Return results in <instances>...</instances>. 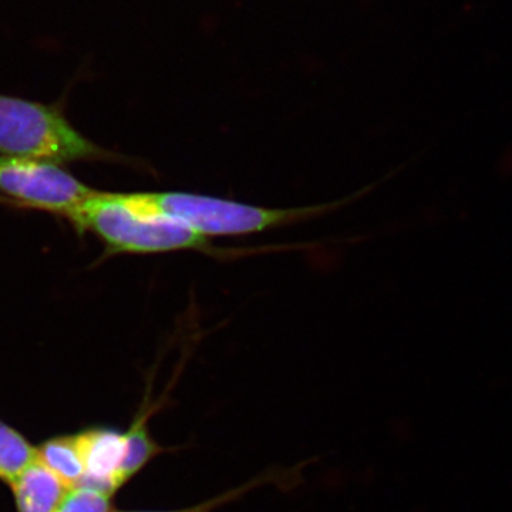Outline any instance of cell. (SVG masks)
Segmentation results:
<instances>
[{
    "label": "cell",
    "mask_w": 512,
    "mask_h": 512,
    "mask_svg": "<svg viewBox=\"0 0 512 512\" xmlns=\"http://www.w3.org/2000/svg\"><path fill=\"white\" fill-rule=\"evenodd\" d=\"M119 197L138 214L184 225L210 239L244 237L288 227L326 214L340 204L268 208L183 191L119 192Z\"/></svg>",
    "instance_id": "6da1fadb"
},
{
    "label": "cell",
    "mask_w": 512,
    "mask_h": 512,
    "mask_svg": "<svg viewBox=\"0 0 512 512\" xmlns=\"http://www.w3.org/2000/svg\"><path fill=\"white\" fill-rule=\"evenodd\" d=\"M67 221L79 232H92L107 255H157L194 251L211 256H228L229 249L214 247L210 238L161 218L147 217L128 208L117 192L99 191Z\"/></svg>",
    "instance_id": "7a4b0ae2"
},
{
    "label": "cell",
    "mask_w": 512,
    "mask_h": 512,
    "mask_svg": "<svg viewBox=\"0 0 512 512\" xmlns=\"http://www.w3.org/2000/svg\"><path fill=\"white\" fill-rule=\"evenodd\" d=\"M0 157L57 165L124 160L80 133L62 104L8 94H0Z\"/></svg>",
    "instance_id": "3957f363"
},
{
    "label": "cell",
    "mask_w": 512,
    "mask_h": 512,
    "mask_svg": "<svg viewBox=\"0 0 512 512\" xmlns=\"http://www.w3.org/2000/svg\"><path fill=\"white\" fill-rule=\"evenodd\" d=\"M0 192L22 207L67 218L99 191L62 165L0 157Z\"/></svg>",
    "instance_id": "277c9868"
},
{
    "label": "cell",
    "mask_w": 512,
    "mask_h": 512,
    "mask_svg": "<svg viewBox=\"0 0 512 512\" xmlns=\"http://www.w3.org/2000/svg\"><path fill=\"white\" fill-rule=\"evenodd\" d=\"M79 440L86 466L83 484L116 494V491L126 484L123 478V464L127 453V431H83L79 434Z\"/></svg>",
    "instance_id": "5b68a950"
},
{
    "label": "cell",
    "mask_w": 512,
    "mask_h": 512,
    "mask_svg": "<svg viewBox=\"0 0 512 512\" xmlns=\"http://www.w3.org/2000/svg\"><path fill=\"white\" fill-rule=\"evenodd\" d=\"M10 487L19 512H56L72 490L39 458Z\"/></svg>",
    "instance_id": "8992f818"
},
{
    "label": "cell",
    "mask_w": 512,
    "mask_h": 512,
    "mask_svg": "<svg viewBox=\"0 0 512 512\" xmlns=\"http://www.w3.org/2000/svg\"><path fill=\"white\" fill-rule=\"evenodd\" d=\"M39 460L70 488L83 484L86 478L82 444L79 434L55 437L37 447Z\"/></svg>",
    "instance_id": "52a82bcc"
},
{
    "label": "cell",
    "mask_w": 512,
    "mask_h": 512,
    "mask_svg": "<svg viewBox=\"0 0 512 512\" xmlns=\"http://www.w3.org/2000/svg\"><path fill=\"white\" fill-rule=\"evenodd\" d=\"M37 458V447L0 420V480L12 485Z\"/></svg>",
    "instance_id": "ba28073f"
},
{
    "label": "cell",
    "mask_w": 512,
    "mask_h": 512,
    "mask_svg": "<svg viewBox=\"0 0 512 512\" xmlns=\"http://www.w3.org/2000/svg\"><path fill=\"white\" fill-rule=\"evenodd\" d=\"M163 451L165 448L153 439L148 430L147 416L138 417L127 430V453L123 464V478L126 484Z\"/></svg>",
    "instance_id": "9c48e42d"
},
{
    "label": "cell",
    "mask_w": 512,
    "mask_h": 512,
    "mask_svg": "<svg viewBox=\"0 0 512 512\" xmlns=\"http://www.w3.org/2000/svg\"><path fill=\"white\" fill-rule=\"evenodd\" d=\"M113 495L92 485H77L56 512H113Z\"/></svg>",
    "instance_id": "30bf717a"
},
{
    "label": "cell",
    "mask_w": 512,
    "mask_h": 512,
    "mask_svg": "<svg viewBox=\"0 0 512 512\" xmlns=\"http://www.w3.org/2000/svg\"><path fill=\"white\" fill-rule=\"evenodd\" d=\"M278 478H284V474L282 476H275V474H266V476L252 478L248 483L239 485L237 488H232V490L225 491L220 495H215V497L210 498V500L202 501L200 504L191 505V507L180 508V510H167V511H116L113 512H214L218 510V508L225 507V505L229 503H234V501L239 500V498L247 495L249 491L255 490V488L262 487V485H266L269 483H274Z\"/></svg>",
    "instance_id": "8fae6325"
}]
</instances>
